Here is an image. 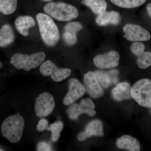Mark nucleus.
Here are the masks:
<instances>
[{"label": "nucleus", "mask_w": 151, "mask_h": 151, "mask_svg": "<svg viewBox=\"0 0 151 151\" xmlns=\"http://www.w3.org/2000/svg\"><path fill=\"white\" fill-rule=\"evenodd\" d=\"M36 18L43 42L49 47L54 46L60 39L59 29L56 24L51 17L46 14L38 13Z\"/></svg>", "instance_id": "obj_1"}, {"label": "nucleus", "mask_w": 151, "mask_h": 151, "mask_svg": "<svg viewBox=\"0 0 151 151\" xmlns=\"http://www.w3.org/2000/svg\"><path fill=\"white\" fill-rule=\"evenodd\" d=\"M43 9L45 13L59 21H69L76 19L78 15L76 7L63 2H50Z\"/></svg>", "instance_id": "obj_3"}, {"label": "nucleus", "mask_w": 151, "mask_h": 151, "mask_svg": "<svg viewBox=\"0 0 151 151\" xmlns=\"http://www.w3.org/2000/svg\"><path fill=\"white\" fill-rule=\"evenodd\" d=\"M37 150L39 151H52L51 146L48 143L45 142H41L38 144Z\"/></svg>", "instance_id": "obj_28"}, {"label": "nucleus", "mask_w": 151, "mask_h": 151, "mask_svg": "<svg viewBox=\"0 0 151 151\" xmlns=\"http://www.w3.org/2000/svg\"><path fill=\"white\" fill-rule=\"evenodd\" d=\"M146 9H147V12L149 16L151 17V3L147 6Z\"/></svg>", "instance_id": "obj_30"}, {"label": "nucleus", "mask_w": 151, "mask_h": 151, "mask_svg": "<svg viewBox=\"0 0 151 151\" xmlns=\"http://www.w3.org/2000/svg\"><path fill=\"white\" fill-rule=\"evenodd\" d=\"M84 81L86 91L91 97L97 99L103 96L104 91L94 72L89 71L84 74Z\"/></svg>", "instance_id": "obj_12"}, {"label": "nucleus", "mask_w": 151, "mask_h": 151, "mask_svg": "<svg viewBox=\"0 0 151 151\" xmlns=\"http://www.w3.org/2000/svg\"><path fill=\"white\" fill-rule=\"evenodd\" d=\"M145 45L139 42L136 41L132 43L131 47V50L132 53L137 57L145 52Z\"/></svg>", "instance_id": "obj_26"}, {"label": "nucleus", "mask_w": 151, "mask_h": 151, "mask_svg": "<svg viewBox=\"0 0 151 151\" xmlns=\"http://www.w3.org/2000/svg\"><path fill=\"white\" fill-rule=\"evenodd\" d=\"M40 1H42L48 2H51L52 0H40Z\"/></svg>", "instance_id": "obj_31"}, {"label": "nucleus", "mask_w": 151, "mask_h": 151, "mask_svg": "<svg viewBox=\"0 0 151 151\" xmlns=\"http://www.w3.org/2000/svg\"><path fill=\"white\" fill-rule=\"evenodd\" d=\"M83 29V26L79 22H70L64 28L63 34V40L69 46L74 45L77 42V33Z\"/></svg>", "instance_id": "obj_13"}, {"label": "nucleus", "mask_w": 151, "mask_h": 151, "mask_svg": "<svg viewBox=\"0 0 151 151\" xmlns=\"http://www.w3.org/2000/svg\"><path fill=\"white\" fill-rule=\"evenodd\" d=\"M146 0H111V2L120 7L132 9L142 6Z\"/></svg>", "instance_id": "obj_23"}, {"label": "nucleus", "mask_w": 151, "mask_h": 151, "mask_svg": "<svg viewBox=\"0 0 151 151\" xmlns=\"http://www.w3.org/2000/svg\"><path fill=\"white\" fill-rule=\"evenodd\" d=\"M85 87L78 79L70 78L68 81V91L64 97L63 103L70 105L80 99L86 92Z\"/></svg>", "instance_id": "obj_10"}, {"label": "nucleus", "mask_w": 151, "mask_h": 151, "mask_svg": "<svg viewBox=\"0 0 151 151\" xmlns=\"http://www.w3.org/2000/svg\"><path fill=\"white\" fill-rule=\"evenodd\" d=\"M78 140L83 142V141H85L87 138H86V136H85V134L84 132H82L80 133L78 135L77 137Z\"/></svg>", "instance_id": "obj_29"}, {"label": "nucleus", "mask_w": 151, "mask_h": 151, "mask_svg": "<svg viewBox=\"0 0 151 151\" xmlns=\"http://www.w3.org/2000/svg\"><path fill=\"white\" fill-rule=\"evenodd\" d=\"M84 133L86 138L91 137L92 136L103 137L104 133L103 123L99 120L92 121L85 127Z\"/></svg>", "instance_id": "obj_20"}, {"label": "nucleus", "mask_w": 151, "mask_h": 151, "mask_svg": "<svg viewBox=\"0 0 151 151\" xmlns=\"http://www.w3.org/2000/svg\"><path fill=\"white\" fill-rule=\"evenodd\" d=\"M132 99L140 106L151 108V80L143 78L137 81L131 88Z\"/></svg>", "instance_id": "obj_5"}, {"label": "nucleus", "mask_w": 151, "mask_h": 151, "mask_svg": "<svg viewBox=\"0 0 151 151\" xmlns=\"http://www.w3.org/2000/svg\"><path fill=\"white\" fill-rule=\"evenodd\" d=\"M15 36L12 27L9 24L2 26L0 29V47H6L13 43Z\"/></svg>", "instance_id": "obj_19"}, {"label": "nucleus", "mask_w": 151, "mask_h": 151, "mask_svg": "<svg viewBox=\"0 0 151 151\" xmlns=\"http://www.w3.org/2000/svg\"><path fill=\"white\" fill-rule=\"evenodd\" d=\"M17 0H0V12L5 15L14 13L17 7Z\"/></svg>", "instance_id": "obj_22"}, {"label": "nucleus", "mask_w": 151, "mask_h": 151, "mask_svg": "<svg viewBox=\"0 0 151 151\" xmlns=\"http://www.w3.org/2000/svg\"><path fill=\"white\" fill-rule=\"evenodd\" d=\"M124 37L131 41H146L151 39L148 31L139 25L128 24L123 28Z\"/></svg>", "instance_id": "obj_9"}, {"label": "nucleus", "mask_w": 151, "mask_h": 151, "mask_svg": "<svg viewBox=\"0 0 151 151\" xmlns=\"http://www.w3.org/2000/svg\"><path fill=\"white\" fill-rule=\"evenodd\" d=\"M40 71L44 76H50L52 79L55 82H60L64 80L69 77L71 73L69 68L58 67L50 60H47L42 64Z\"/></svg>", "instance_id": "obj_6"}, {"label": "nucleus", "mask_w": 151, "mask_h": 151, "mask_svg": "<svg viewBox=\"0 0 151 151\" xmlns=\"http://www.w3.org/2000/svg\"><path fill=\"white\" fill-rule=\"evenodd\" d=\"M121 15L116 11L105 12L98 15L96 22L99 26H105L109 24L117 25L121 21Z\"/></svg>", "instance_id": "obj_16"}, {"label": "nucleus", "mask_w": 151, "mask_h": 151, "mask_svg": "<svg viewBox=\"0 0 151 151\" xmlns=\"http://www.w3.org/2000/svg\"><path fill=\"white\" fill-rule=\"evenodd\" d=\"M55 106L54 97L50 93L42 92L36 100L35 111L40 118L48 116L54 110Z\"/></svg>", "instance_id": "obj_8"}, {"label": "nucleus", "mask_w": 151, "mask_h": 151, "mask_svg": "<svg viewBox=\"0 0 151 151\" xmlns=\"http://www.w3.org/2000/svg\"><path fill=\"white\" fill-rule=\"evenodd\" d=\"M48 122L45 119H41L37 126V129L39 132H42L48 128Z\"/></svg>", "instance_id": "obj_27"}, {"label": "nucleus", "mask_w": 151, "mask_h": 151, "mask_svg": "<svg viewBox=\"0 0 151 151\" xmlns=\"http://www.w3.org/2000/svg\"><path fill=\"white\" fill-rule=\"evenodd\" d=\"M17 30L21 35L26 37L29 35V29L34 27L36 22L32 17L29 16H21L18 17L15 22Z\"/></svg>", "instance_id": "obj_17"}, {"label": "nucleus", "mask_w": 151, "mask_h": 151, "mask_svg": "<svg viewBox=\"0 0 151 151\" xmlns=\"http://www.w3.org/2000/svg\"><path fill=\"white\" fill-rule=\"evenodd\" d=\"M81 3L98 15L105 12L107 8L105 0H83Z\"/></svg>", "instance_id": "obj_21"}, {"label": "nucleus", "mask_w": 151, "mask_h": 151, "mask_svg": "<svg viewBox=\"0 0 151 151\" xmlns=\"http://www.w3.org/2000/svg\"><path fill=\"white\" fill-rule=\"evenodd\" d=\"M98 82L103 87L107 89L118 81L119 71L116 70L105 72L103 70H97L94 72Z\"/></svg>", "instance_id": "obj_14"}, {"label": "nucleus", "mask_w": 151, "mask_h": 151, "mask_svg": "<svg viewBox=\"0 0 151 151\" xmlns=\"http://www.w3.org/2000/svg\"><path fill=\"white\" fill-rule=\"evenodd\" d=\"M2 65V64L1 62L0 61V68L1 67Z\"/></svg>", "instance_id": "obj_32"}, {"label": "nucleus", "mask_w": 151, "mask_h": 151, "mask_svg": "<svg viewBox=\"0 0 151 151\" xmlns=\"http://www.w3.org/2000/svg\"><path fill=\"white\" fill-rule=\"evenodd\" d=\"M46 55L43 52H36L30 55L17 53L11 58L10 63L18 69L29 71L41 65L45 60Z\"/></svg>", "instance_id": "obj_4"}, {"label": "nucleus", "mask_w": 151, "mask_h": 151, "mask_svg": "<svg viewBox=\"0 0 151 151\" xmlns=\"http://www.w3.org/2000/svg\"><path fill=\"white\" fill-rule=\"evenodd\" d=\"M95 107V105L91 99H83L79 104L75 103L71 104L67 109V113L69 118L73 120H76L78 116L84 113L93 117L96 114V111L94 110Z\"/></svg>", "instance_id": "obj_7"}, {"label": "nucleus", "mask_w": 151, "mask_h": 151, "mask_svg": "<svg viewBox=\"0 0 151 151\" xmlns=\"http://www.w3.org/2000/svg\"><path fill=\"white\" fill-rule=\"evenodd\" d=\"M131 85L128 82L119 83L112 89L111 91L112 97L114 100L118 102L131 100L132 99L131 93Z\"/></svg>", "instance_id": "obj_15"}, {"label": "nucleus", "mask_w": 151, "mask_h": 151, "mask_svg": "<svg viewBox=\"0 0 151 151\" xmlns=\"http://www.w3.org/2000/svg\"><path fill=\"white\" fill-rule=\"evenodd\" d=\"M63 124L62 122L58 121L51 124L47 130L52 132V139L53 142L58 140L60 136V133L63 129Z\"/></svg>", "instance_id": "obj_25"}, {"label": "nucleus", "mask_w": 151, "mask_h": 151, "mask_svg": "<svg viewBox=\"0 0 151 151\" xmlns=\"http://www.w3.org/2000/svg\"><path fill=\"white\" fill-rule=\"evenodd\" d=\"M120 55L119 52L112 50L105 53L98 55L94 57L93 61L94 65L101 69L112 68L118 66Z\"/></svg>", "instance_id": "obj_11"}, {"label": "nucleus", "mask_w": 151, "mask_h": 151, "mask_svg": "<svg viewBox=\"0 0 151 151\" xmlns=\"http://www.w3.org/2000/svg\"><path fill=\"white\" fill-rule=\"evenodd\" d=\"M116 146L119 149L130 151H139L141 145L139 141L129 135H124L116 141Z\"/></svg>", "instance_id": "obj_18"}, {"label": "nucleus", "mask_w": 151, "mask_h": 151, "mask_svg": "<svg viewBox=\"0 0 151 151\" xmlns=\"http://www.w3.org/2000/svg\"><path fill=\"white\" fill-rule=\"evenodd\" d=\"M24 127V119L18 113L9 116L3 122L1 132L3 136L11 143H17L21 139Z\"/></svg>", "instance_id": "obj_2"}, {"label": "nucleus", "mask_w": 151, "mask_h": 151, "mask_svg": "<svg viewBox=\"0 0 151 151\" xmlns=\"http://www.w3.org/2000/svg\"><path fill=\"white\" fill-rule=\"evenodd\" d=\"M150 113H151V110H150Z\"/></svg>", "instance_id": "obj_33"}, {"label": "nucleus", "mask_w": 151, "mask_h": 151, "mask_svg": "<svg viewBox=\"0 0 151 151\" xmlns=\"http://www.w3.org/2000/svg\"><path fill=\"white\" fill-rule=\"evenodd\" d=\"M137 64L141 69H145L151 65V52H144L137 56Z\"/></svg>", "instance_id": "obj_24"}]
</instances>
